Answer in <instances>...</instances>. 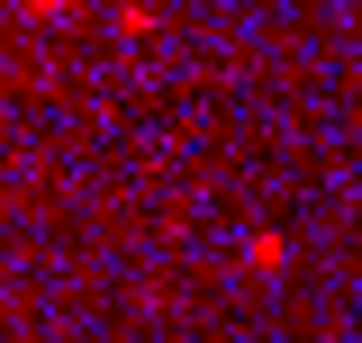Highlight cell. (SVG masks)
<instances>
[{"mask_svg":"<svg viewBox=\"0 0 362 343\" xmlns=\"http://www.w3.org/2000/svg\"><path fill=\"white\" fill-rule=\"evenodd\" d=\"M18 9H28V18H54V9H73V0H18Z\"/></svg>","mask_w":362,"mask_h":343,"instance_id":"1","label":"cell"},{"mask_svg":"<svg viewBox=\"0 0 362 343\" xmlns=\"http://www.w3.org/2000/svg\"><path fill=\"white\" fill-rule=\"evenodd\" d=\"M127 9H136V0H127Z\"/></svg>","mask_w":362,"mask_h":343,"instance_id":"2","label":"cell"}]
</instances>
